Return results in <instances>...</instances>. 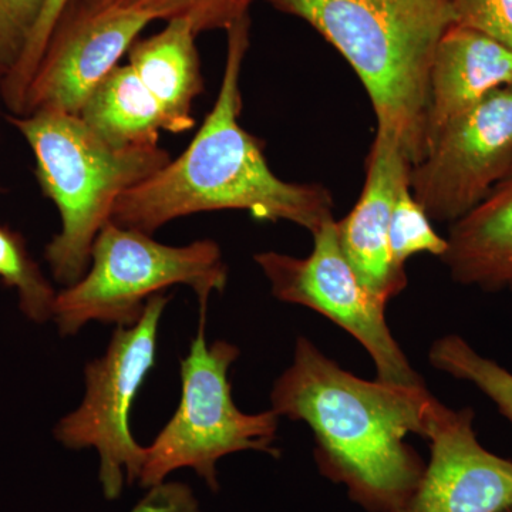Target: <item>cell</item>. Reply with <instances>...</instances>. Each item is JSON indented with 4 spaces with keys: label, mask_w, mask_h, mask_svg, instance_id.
<instances>
[{
    "label": "cell",
    "mask_w": 512,
    "mask_h": 512,
    "mask_svg": "<svg viewBox=\"0 0 512 512\" xmlns=\"http://www.w3.org/2000/svg\"><path fill=\"white\" fill-rule=\"evenodd\" d=\"M0 279L16 289L20 311L33 322L53 319L57 293L26 248L19 232L0 224Z\"/></svg>",
    "instance_id": "obj_18"
},
{
    "label": "cell",
    "mask_w": 512,
    "mask_h": 512,
    "mask_svg": "<svg viewBox=\"0 0 512 512\" xmlns=\"http://www.w3.org/2000/svg\"><path fill=\"white\" fill-rule=\"evenodd\" d=\"M430 460L397 512H501L512 507V461L483 447L471 407L456 410L433 396L427 409Z\"/></svg>",
    "instance_id": "obj_10"
},
{
    "label": "cell",
    "mask_w": 512,
    "mask_h": 512,
    "mask_svg": "<svg viewBox=\"0 0 512 512\" xmlns=\"http://www.w3.org/2000/svg\"><path fill=\"white\" fill-rule=\"evenodd\" d=\"M43 5L45 0H0V66L6 74L22 56Z\"/></svg>",
    "instance_id": "obj_21"
},
{
    "label": "cell",
    "mask_w": 512,
    "mask_h": 512,
    "mask_svg": "<svg viewBox=\"0 0 512 512\" xmlns=\"http://www.w3.org/2000/svg\"><path fill=\"white\" fill-rule=\"evenodd\" d=\"M5 76H6L5 70H3V67L0 66V101H3L2 100V92H3V80H5Z\"/></svg>",
    "instance_id": "obj_24"
},
{
    "label": "cell",
    "mask_w": 512,
    "mask_h": 512,
    "mask_svg": "<svg viewBox=\"0 0 512 512\" xmlns=\"http://www.w3.org/2000/svg\"><path fill=\"white\" fill-rule=\"evenodd\" d=\"M8 121L28 141L37 183L62 218L45 256L56 281L67 288L86 275L94 241L111 221L117 200L163 170L171 156L160 146L111 147L72 114L37 111L12 114Z\"/></svg>",
    "instance_id": "obj_4"
},
{
    "label": "cell",
    "mask_w": 512,
    "mask_h": 512,
    "mask_svg": "<svg viewBox=\"0 0 512 512\" xmlns=\"http://www.w3.org/2000/svg\"><path fill=\"white\" fill-rule=\"evenodd\" d=\"M192 2L211 18L228 23L247 15L249 6L254 0H192Z\"/></svg>",
    "instance_id": "obj_23"
},
{
    "label": "cell",
    "mask_w": 512,
    "mask_h": 512,
    "mask_svg": "<svg viewBox=\"0 0 512 512\" xmlns=\"http://www.w3.org/2000/svg\"><path fill=\"white\" fill-rule=\"evenodd\" d=\"M195 36L190 19L173 18L160 33L128 50V64L163 110L168 133H185L195 126L192 109L205 90Z\"/></svg>",
    "instance_id": "obj_15"
},
{
    "label": "cell",
    "mask_w": 512,
    "mask_h": 512,
    "mask_svg": "<svg viewBox=\"0 0 512 512\" xmlns=\"http://www.w3.org/2000/svg\"><path fill=\"white\" fill-rule=\"evenodd\" d=\"M458 25L476 29L512 50V0H451Z\"/></svg>",
    "instance_id": "obj_22"
},
{
    "label": "cell",
    "mask_w": 512,
    "mask_h": 512,
    "mask_svg": "<svg viewBox=\"0 0 512 512\" xmlns=\"http://www.w3.org/2000/svg\"><path fill=\"white\" fill-rule=\"evenodd\" d=\"M434 369L474 384L512 424V373L493 359L481 356L466 339L446 335L434 340L429 352Z\"/></svg>",
    "instance_id": "obj_17"
},
{
    "label": "cell",
    "mask_w": 512,
    "mask_h": 512,
    "mask_svg": "<svg viewBox=\"0 0 512 512\" xmlns=\"http://www.w3.org/2000/svg\"><path fill=\"white\" fill-rule=\"evenodd\" d=\"M308 22L345 57L376 128L390 131L412 165L426 156L429 76L441 37L456 23L451 0H266Z\"/></svg>",
    "instance_id": "obj_3"
},
{
    "label": "cell",
    "mask_w": 512,
    "mask_h": 512,
    "mask_svg": "<svg viewBox=\"0 0 512 512\" xmlns=\"http://www.w3.org/2000/svg\"><path fill=\"white\" fill-rule=\"evenodd\" d=\"M431 399L426 384L360 379L303 336L271 393L279 417L312 430L320 474L367 512H397L416 490L426 463L406 437L424 439Z\"/></svg>",
    "instance_id": "obj_1"
},
{
    "label": "cell",
    "mask_w": 512,
    "mask_h": 512,
    "mask_svg": "<svg viewBox=\"0 0 512 512\" xmlns=\"http://www.w3.org/2000/svg\"><path fill=\"white\" fill-rule=\"evenodd\" d=\"M154 22L136 10H110L60 23L26 92L20 116L52 111L80 116L84 103Z\"/></svg>",
    "instance_id": "obj_11"
},
{
    "label": "cell",
    "mask_w": 512,
    "mask_h": 512,
    "mask_svg": "<svg viewBox=\"0 0 512 512\" xmlns=\"http://www.w3.org/2000/svg\"><path fill=\"white\" fill-rule=\"evenodd\" d=\"M79 117L104 143L120 150L160 146L161 131H167L163 110L130 64L111 70Z\"/></svg>",
    "instance_id": "obj_16"
},
{
    "label": "cell",
    "mask_w": 512,
    "mask_h": 512,
    "mask_svg": "<svg viewBox=\"0 0 512 512\" xmlns=\"http://www.w3.org/2000/svg\"><path fill=\"white\" fill-rule=\"evenodd\" d=\"M501 512H512V507L507 508V510L501 511Z\"/></svg>",
    "instance_id": "obj_25"
},
{
    "label": "cell",
    "mask_w": 512,
    "mask_h": 512,
    "mask_svg": "<svg viewBox=\"0 0 512 512\" xmlns=\"http://www.w3.org/2000/svg\"><path fill=\"white\" fill-rule=\"evenodd\" d=\"M441 261L457 284L512 292V167L470 214L450 225Z\"/></svg>",
    "instance_id": "obj_14"
},
{
    "label": "cell",
    "mask_w": 512,
    "mask_h": 512,
    "mask_svg": "<svg viewBox=\"0 0 512 512\" xmlns=\"http://www.w3.org/2000/svg\"><path fill=\"white\" fill-rule=\"evenodd\" d=\"M249 26L245 15L227 29L220 93L190 146L153 177L124 192L111 222L151 235L177 218L238 210L259 221L291 222L313 234L332 220V192L320 184L279 178L266 161L261 140L239 123Z\"/></svg>",
    "instance_id": "obj_2"
},
{
    "label": "cell",
    "mask_w": 512,
    "mask_h": 512,
    "mask_svg": "<svg viewBox=\"0 0 512 512\" xmlns=\"http://www.w3.org/2000/svg\"><path fill=\"white\" fill-rule=\"evenodd\" d=\"M313 249L305 258L265 251L255 254L272 295L279 301L320 313L355 338L372 357L376 379L424 386L394 338L386 319L387 303L367 291L349 264L335 218L313 232Z\"/></svg>",
    "instance_id": "obj_8"
},
{
    "label": "cell",
    "mask_w": 512,
    "mask_h": 512,
    "mask_svg": "<svg viewBox=\"0 0 512 512\" xmlns=\"http://www.w3.org/2000/svg\"><path fill=\"white\" fill-rule=\"evenodd\" d=\"M70 3L72 0H45L42 13H40L28 43H26L22 56L16 66L6 74L5 80H3L2 100L9 107L13 116L22 114L29 84L32 82L37 67L42 62L47 46L52 40L53 33L59 26Z\"/></svg>",
    "instance_id": "obj_20"
},
{
    "label": "cell",
    "mask_w": 512,
    "mask_h": 512,
    "mask_svg": "<svg viewBox=\"0 0 512 512\" xmlns=\"http://www.w3.org/2000/svg\"><path fill=\"white\" fill-rule=\"evenodd\" d=\"M510 84L512 50L483 32L454 23L441 37L431 63L429 143L450 121Z\"/></svg>",
    "instance_id": "obj_13"
},
{
    "label": "cell",
    "mask_w": 512,
    "mask_h": 512,
    "mask_svg": "<svg viewBox=\"0 0 512 512\" xmlns=\"http://www.w3.org/2000/svg\"><path fill=\"white\" fill-rule=\"evenodd\" d=\"M207 305H200L197 336L188 355L181 359L180 404L167 426L147 447L138 478L141 487H157L175 470L192 468L217 493V464L221 458L248 450L279 457L275 440L281 417L272 409L248 414L235 406L228 372L241 353L225 340L208 345Z\"/></svg>",
    "instance_id": "obj_6"
},
{
    "label": "cell",
    "mask_w": 512,
    "mask_h": 512,
    "mask_svg": "<svg viewBox=\"0 0 512 512\" xmlns=\"http://www.w3.org/2000/svg\"><path fill=\"white\" fill-rule=\"evenodd\" d=\"M227 282L228 266L217 242L200 239L171 247L110 221L94 241L86 275L57 293L53 320L63 336L76 335L89 322L130 328L148 299L171 286H190L201 305L212 292H224Z\"/></svg>",
    "instance_id": "obj_5"
},
{
    "label": "cell",
    "mask_w": 512,
    "mask_h": 512,
    "mask_svg": "<svg viewBox=\"0 0 512 512\" xmlns=\"http://www.w3.org/2000/svg\"><path fill=\"white\" fill-rule=\"evenodd\" d=\"M410 163L397 138L376 128L366 158V180L355 207L336 221L343 254L367 291L389 303L407 288L406 269L390 254V221L397 192L409 180Z\"/></svg>",
    "instance_id": "obj_12"
},
{
    "label": "cell",
    "mask_w": 512,
    "mask_h": 512,
    "mask_svg": "<svg viewBox=\"0 0 512 512\" xmlns=\"http://www.w3.org/2000/svg\"><path fill=\"white\" fill-rule=\"evenodd\" d=\"M168 302L164 292L158 293L148 299L136 325L116 328L106 353L84 370L82 404L55 429L56 439L67 448H96L101 488L110 501L120 497L124 481H138L146 461L147 447L131 434L130 412L156 363L158 326Z\"/></svg>",
    "instance_id": "obj_7"
},
{
    "label": "cell",
    "mask_w": 512,
    "mask_h": 512,
    "mask_svg": "<svg viewBox=\"0 0 512 512\" xmlns=\"http://www.w3.org/2000/svg\"><path fill=\"white\" fill-rule=\"evenodd\" d=\"M512 167V84L491 93L431 138L409 184L431 221L454 224L487 198Z\"/></svg>",
    "instance_id": "obj_9"
},
{
    "label": "cell",
    "mask_w": 512,
    "mask_h": 512,
    "mask_svg": "<svg viewBox=\"0 0 512 512\" xmlns=\"http://www.w3.org/2000/svg\"><path fill=\"white\" fill-rule=\"evenodd\" d=\"M389 241L394 265L400 269H406V262L414 255L441 258L447 251V238L437 234L427 212L414 200L409 180L400 187L394 201Z\"/></svg>",
    "instance_id": "obj_19"
}]
</instances>
